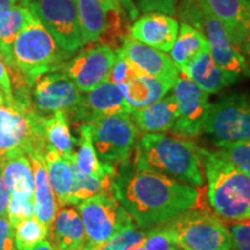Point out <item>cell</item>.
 I'll use <instances>...</instances> for the list:
<instances>
[{
	"label": "cell",
	"instance_id": "cell-1",
	"mask_svg": "<svg viewBox=\"0 0 250 250\" xmlns=\"http://www.w3.org/2000/svg\"><path fill=\"white\" fill-rule=\"evenodd\" d=\"M116 167L111 195L129 212L140 229L169 221L196 206L198 189L151 170H140L130 161Z\"/></svg>",
	"mask_w": 250,
	"mask_h": 250
},
{
	"label": "cell",
	"instance_id": "cell-2",
	"mask_svg": "<svg viewBox=\"0 0 250 250\" xmlns=\"http://www.w3.org/2000/svg\"><path fill=\"white\" fill-rule=\"evenodd\" d=\"M133 166L191 187L204 184L199 147L191 140L165 133H144L136 144Z\"/></svg>",
	"mask_w": 250,
	"mask_h": 250
},
{
	"label": "cell",
	"instance_id": "cell-3",
	"mask_svg": "<svg viewBox=\"0 0 250 250\" xmlns=\"http://www.w3.org/2000/svg\"><path fill=\"white\" fill-rule=\"evenodd\" d=\"M208 180V198L219 217L229 221L250 220V177L240 171L220 151L199 148Z\"/></svg>",
	"mask_w": 250,
	"mask_h": 250
},
{
	"label": "cell",
	"instance_id": "cell-4",
	"mask_svg": "<svg viewBox=\"0 0 250 250\" xmlns=\"http://www.w3.org/2000/svg\"><path fill=\"white\" fill-rule=\"evenodd\" d=\"M70 55L36 19L15 39L5 62L11 74L22 76L31 87L41 74L62 71Z\"/></svg>",
	"mask_w": 250,
	"mask_h": 250
},
{
	"label": "cell",
	"instance_id": "cell-5",
	"mask_svg": "<svg viewBox=\"0 0 250 250\" xmlns=\"http://www.w3.org/2000/svg\"><path fill=\"white\" fill-rule=\"evenodd\" d=\"M175 246L184 250H230V234L217 215L190 208L162 224Z\"/></svg>",
	"mask_w": 250,
	"mask_h": 250
},
{
	"label": "cell",
	"instance_id": "cell-6",
	"mask_svg": "<svg viewBox=\"0 0 250 250\" xmlns=\"http://www.w3.org/2000/svg\"><path fill=\"white\" fill-rule=\"evenodd\" d=\"M183 19L190 26L204 34L210 46V54L218 66L237 77H250V67L240 50L230 42L220 21L196 0H188L183 7Z\"/></svg>",
	"mask_w": 250,
	"mask_h": 250
},
{
	"label": "cell",
	"instance_id": "cell-7",
	"mask_svg": "<svg viewBox=\"0 0 250 250\" xmlns=\"http://www.w3.org/2000/svg\"><path fill=\"white\" fill-rule=\"evenodd\" d=\"M42 115L21 103L0 104V156L14 151L44 152Z\"/></svg>",
	"mask_w": 250,
	"mask_h": 250
},
{
	"label": "cell",
	"instance_id": "cell-8",
	"mask_svg": "<svg viewBox=\"0 0 250 250\" xmlns=\"http://www.w3.org/2000/svg\"><path fill=\"white\" fill-rule=\"evenodd\" d=\"M77 210L87 235V245L102 246L124 228L132 226L133 219L111 193H101L78 203Z\"/></svg>",
	"mask_w": 250,
	"mask_h": 250
},
{
	"label": "cell",
	"instance_id": "cell-9",
	"mask_svg": "<svg viewBox=\"0 0 250 250\" xmlns=\"http://www.w3.org/2000/svg\"><path fill=\"white\" fill-rule=\"evenodd\" d=\"M96 154L103 164L116 166L129 161L139 130L129 114H117L88 123Z\"/></svg>",
	"mask_w": 250,
	"mask_h": 250
},
{
	"label": "cell",
	"instance_id": "cell-10",
	"mask_svg": "<svg viewBox=\"0 0 250 250\" xmlns=\"http://www.w3.org/2000/svg\"><path fill=\"white\" fill-rule=\"evenodd\" d=\"M203 132L211 136L215 145L250 140V96L230 94L211 104Z\"/></svg>",
	"mask_w": 250,
	"mask_h": 250
},
{
	"label": "cell",
	"instance_id": "cell-11",
	"mask_svg": "<svg viewBox=\"0 0 250 250\" xmlns=\"http://www.w3.org/2000/svg\"><path fill=\"white\" fill-rule=\"evenodd\" d=\"M29 9L67 52L83 46L76 0H31Z\"/></svg>",
	"mask_w": 250,
	"mask_h": 250
},
{
	"label": "cell",
	"instance_id": "cell-12",
	"mask_svg": "<svg viewBox=\"0 0 250 250\" xmlns=\"http://www.w3.org/2000/svg\"><path fill=\"white\" fill-rule=\"evenodd\" d=\"M81 94L62 71L41 74L30 87L31 105L42 116L58 111L65 112L68 116L79 104Z\"/></svg>",
	"mask_w": 250,
	"mask_h": 250
},
{
	"label": "cell",
	"instance_id": "cell-13",
	"mask_svg": "<svg viewBox=\"0 0 250 250\" xmlns=\"http://www.w3.org/2000/svg\"><path fill=\"white\" fill-rule=\"evenodd\" d=\"M173 95L179 116L171 132L181 138H195L199 136L203 132L206 115L211 105L208 94L180 72L173 87Z\"/></svg>",
	"mask_w": 250,
	"mask_h": 250
},
{
	"label": "cell",
	"instance_id": "cell-14",
	"mask_svg": "<svg viewBox=\"0 0 250 250\" xmlns=\"http://www.w3.org/2000/svg\"><path fill=\"white\" fill-rule=\"evenodd\" d=\"M115 61L116 50L111 46L93 45L67 61L62 71L81 93H86L109 79Z\"/></svg>",
	"mask_w": 250,
	"mask_h": 250
},
{
	"label": "cell",
	"instance_id": "cell-15",
	"mask_svg": "<svg viewBox=\"0 0 250 250\" xmlns=\"http://www.w3.org/2000/svg\"><path fill=\"white\" fill-rule=\"evenodd\" d=\"M132 110L133 108L126 102L120 88L108 79L88 92L81 94L79 104L67 118L72 122H80V124L92 123L111 115H130Z\"/></svg>",
	"mask_w": 250,
	"mask_h": 250
},
{
	"label": "cell",
	"instance_id": "cell-16",
	"mask_svg": "<svg viewBox=\"0 0 250 250\" xmlns=\"http://www.w3.org/2000/svg\"><path fill=\"white\" fill-rule=\"evenodd\" d=\"M120 51L142 73L156 78L171 87L175 86L180 71L165 52L138 42L130 36L124 37Z\"/></svg>",
	"mask_w": 250,
	"mask_h": 250
},
{
	"label": "cell",
	"instance_id": "cell-17",
	"mask_svg": "<svg viewBox=\"0 0 250 250\" xmlns=\"http://www.w3.org/2000/svg\"><path fill=\"white\" fill-rule=\"evenodd\" d=\"M179 21L171 15L151 12L143 14L131 24L129 33L138 42L162 52H170L179 35Z\"/></svg>",
	"mask_w": 250,
	"mask_h": 250
},
{
	"label": "cell",
	"instance_id": "cell-18",
	"mask_svg": "<svg viewBox=\"0 0 250 250\" xmlns=\"http://www.w3.org/2000/svg\"><path fill=\"white\" fill-rule=\"evenodd\" d=\"M226 29L237 49L250 33V4L246 0H196Z\"/></svg>",
	"mask_w": 250,
	"mask_h": 250
},
{
	"label": "cell",
	"instance_id": "cell-19",
	"mask_svg": "<svg viewBox=\"0 0 250 250\" xmlns=\"http://www.w3.org/2000/svg\"><path fill=\"white\" fill-rule=\"evenodd\" d=\"M0 169L9 196L34 203V173L26 153L14 151L1 155Z\"/></svg>",
	"mask_w": 250,
	"mask_h": 250
},
{
	"label": "cell",
	"instance_id": "cell-20",
	"mask_svg": "<svg viewBox=\"0 0 250 250\" xmlns=\"http://www.w3.org/2000/svg\"><path fill=\"white\" fill-rule=\"evenodd\" d=\"M27 155L34 173V215L50 228L58 211V204L50 184L44 156L36 149L28 152Z\"/></svg>",
	"mask_w": 250,
	"mask_h": 250
},
{
	"label": "cell",
	"instance_id": "cell-21",
	"mask_svg": "<svg viewBox=\"0 0 250 250\" xmlns=\"http://www.w3.org/2000/svg\"><path fill=\"white\" fill-rule=\"evenodd\" d=\"M49 235L58 250H83L88 242L79 212L72 206H62L57 211Z\"/></svg>",
	"mask_w": 250,
	"mask_h": 250
},
{
	"label": "cell",
	"instance_id": "cell-22",
	"mask_svg": "<svg viewBox=\"0 0 250 250\" xmlns=\"http://www.w3.org/2000/svg\"><path fill=\"white\" fill-rule=\"evenodd\" d=\"M182 73L190 78L197 86L208 94H215L234 85L240 79L235 74L218 66L210 51L193 58Z\"/></svg>",
	"mask_w": 250,
	"mask_h": 250
},
{
	"label": "cell",
	"instance_id": "cell-23",
	"mask_svg": "<svg viewBox=\"0 0 250 250\" xmlns=\"http://www.w3.org/2000/svg\"><path fill=\"white\" fill-rule=\"evenodd\" d=\"M130 116L140 132L162 133L173 129L179 111L174 95L170 94L147 107L133 109Z\"/></svg>",
	"mask_w": 250,
	"mask_h": 250
},
{
	"label": "cell",
	"instance_id": "cell-24",
	"mask_svg": "<svg viewBox=\"0 0 250 250\" xmlns=\"http://www.w3.org/2000/svg\"><path fill=\"white\" fill-rule=\"evenodd\" d=\"M118 88L131 107L137 109L147 107L165 98L173 87L156 78L138 72Z\"/></svg>",
	"mask_w": 250,
	"mask_h": 250
},
{
	"label": "cell",
	"instance_id": "cell-25",
	"mask_svg": "<svg viewBox=\"0 0 250 250\" xmlns=\"http://www.w3.org/2000/svg\"><path fill=\"white\" fill-rule=\"evenodd\" d=\"M49 181L54 190L56 201L59 206L72 205V190H73L74 175L71 160L62 158L55 149L45 147L43 152Z\"/></svg>",
	"mask_w": 250,
	"mask_h": 250
},
{
	"label": "cell",
	"instance_id": "cell-26",
	"mask_svg": "<svg viewBox=\"0 0 250 250\" xmlns=\"http://www.w3.org/2000/svg\"><path fill=\"white\" fill-rule=\"evenodd\" d=\"M79 139L77 145L78 149L74 152L73 161L76 167L81 173L96 179H108L114 177L116 167L111 165L103 164L96 154L92 137H90V126L88 123L79 125Z\"/></svg>",
	"mask_w": 250,
	"mask_h": 250
},
{
	"label": "cell",
	"instance_id": "cell-27",
	"mask_svg": "<svg viewBox=\"0 0 250 250\" xmlns=\"http://www.w3.org/2000/svg\"><path fill=\"white\" fill-rule=\"evenodd\" d=\"M68 122L67 115L62 111L43 116L42 134L45 147L55 149L62 158L72 160L77 142L72 136Z\"/></svg>",
	"mask_w": 250,
	"mask_h": 250
},
{
	"label": "cell",
	"instance_id": "cell-28",
	"mask_svg": "<svg viewBox=\"0 0 250 250\" xmlns=\"http://www.w3.org/2000/svg\"><path fill=\"white\" fill-rule=\"evenodd\" d=\"M205 51H210V46L204 34L188 23L181 24L179 35L170 50V59L177 70L183 72L193 58Z\"/></svg>",
	"mask_w": 250,
	"mask_h": 250
},
{
	"label": "cell",
	"instance_id": "cell-29",
	"mask_svg": "<svg viewBox=\"0 0 250 250\" xmlns=\"http://www.w3.org/2000/svg\"><path fill=\"white\" fill-rule=\"evenodd\" d=\"M83 44L98 42L109 28V18L98 0H76Z\"/></svg>",
	"mask_w": 250,
	"mask_h": 250
},
{
	"label": "cell",
	"instance_id": "cell-30",
	"mask_svg": "<svg viewBox=\"0 0 250 250\" xmlns=\"http://www.w3.org/2000/svg\"><path fill=\"white\" fill-rule=\"evenodd\" d=\"M29 7L18 5L0 13V56L6 61L11 45L26 28L36 20Z\"/></svg>",
	"mask_w": 250,
	"mask_h": 250
},
{
	"label": "cell",
	"instance_id": "cell-31",
	"mask_svg": "<svg viewBox=\"0 0 250 250\" xmlns=\"http://www.w3.org/2000/svg\"><path fill=\"white\" fill-rule=\"evenodd\" d=\"M72 170L74 175L73 190H72V205H77L78 203L85 201L87 198L94 197L101 193H111L112 180L114 177L108 179H96L88 176L78 169L74 165L73 159L71 160Z\"/></svg>",
	"mask_w": 250,
	"mask_h": 250
},
{
	"label": "cell",
	"instance_id": "cell-32",
	"mask_svg": "<svg viewBox=\"0 0 250 250\" xmlns=\"http://www.w3.org/2000/svg\"><path fill=\"white\" fill-rule=\"evenodd\" d=\"M50 228L35 215L20 221L14 227V246L17 250H33L39 243L45 241Z\"/></svg>",
	"mask_w": 250,
	"mask_h": 250
},
{
	"label": "cell",
	"instance_id": "cell-33",
	"mask_svg": "<svg viewBox=\"0 0 250 250\" xmlns=\"http://www.w3.org/2000/svg\"><path fill=\"white\" fill-rule=\"evenodd\" d=\"M121 5L131 20L151 12H160L171 17L176 13V0H121Z\"/></svg>",
	"mask_w": 250,
	"mask_h": 250
},
{
	"label": "cell",
	"instance_id": "cell-34",
	"mask_svg": "<svg viewBox=\"0 0 250 250\" xmlns=\"http://www.w3.org/2000/svg\"><path fill=\"white\" fill-rule=\"evenodd\" d=\"M217 146L234 167L250 177V140L221 143Z\"/></svg>",
	"mask_w": 250,
	"mask_h": 250
},
{
	"label": "cell",
	"instance_id": "cell-35",
	"mask_svg": "<svg viewBox=\"0 0 250 250\" xmlns=\"http://www.w3.org/2000/svg\"><path fill=\"white\" fill-rule=\"evenodd\" d=\"M145 234L146 232L137 227V225H132L118 232L104 245L109 250H127L131 247L142 243Z\"/></svg>",
	"mask_w": 250,
	"mask_h": 250
},
{
	"label": "cell",
	"instance_id": "cell-36",
	"mask_svg": "<svg viewBox=\"0 0 250 250\" xmlns=\"http://www.w3.org/2000/svg\"><path fill=\"white\" fill-rule=\"evenodd\" d=\"M142 245L146 250H177L173 239L162 224L151 227L146 232Z\"/></svg>",
	"mask_w": 250,
	"mask_h": 250
},
{
	"label": "cell",
	"instance_id": "cell-37",
	"mask_svg": "<svg viewBox=\"0 0 250 250\" xmlns=\"http://www.w3.org/2000/svg\"><path fill=\"white\" fill-rule=\"evenodd\" d=\"M34 215V203L11 197L7 208V219L13 228L20 221Z\"/></svg>",
	"mask_w": 250,
	"mask_h": 250
},
{
	"label": "cell",
	"instance_id": "cell-38",
	"mask_svg": "<svg viewBox=\"0 0 250 250\" xmlns=\"http://www.w3.org/2000/svg\"><path fill=\"white\" fill-rule=\"evenodd\" d=\"M230 234V250H250V220L237 221L228 228Z\"/></svg>",
	"mask_w": 250,
	"mask_h": 250
},
{
	"label": "cell",
	"instance_id": "cell-39",
	"mask_svg": "<svg viewBox=\"0 0 250 250\" xmlns=\"http://www.w3.org/2000/svg\"><path fill=\"white\" fill-rule=\"evenodd\" d=\"M14 228L7 217H0V250H13Z\"/></svg>",
	"mask_w": 250,
	"mask_h": 250
},
{
	"label": "cell",
	"instance_id": "cell-40",
	"mask_svg": "<svg viewBox=\"0 0 250 250\" xmlns=\"http://www.w3.org/2000/svg\"><path fill=\"white\" fill-rule=\"evenodd\" d=\"M9 72L6 67V64L0 56V94L7 100L8 102L13 103V90H12V83Z\"/></svg>",
	"mask_w": 250,
	"mask_h": 250
},
{
	"label": "cell",
	"instance_id": "cell-41",
	"mask_svg": "<svg viewBox=\"0 0 250 250\" xmlns=\"http://www.w3.org/2000/svg\"><path fill=\"white\" fill-rule=\"evenodd\" d=\"M9 192L6 187L1 169H0V217H7V208L9 204Z\"/></svg>",
	"mask_w": 250,
	"mask_h": 250
},
{
	"label": "cell",
	"instance_id": "cell-42",
	"mask_svg": "<svg viewBox=\"0 0 250 250\" xmlns=\"http://www.w3.org/2000/svg\"><path fill=\"white\" fill-rule=\"evenodd\" d=\"M101 6L107 12V14H118L123 13V8H122L121 0H98Z\"/></svg>",
	"mask_w": 250,
	"mask_h": 250
},
{
	"label": "cell",
	"instance_id": "cell-43",
	"mask_svg": "<svg viewBox=\"0 0 250 250\" xmlns=\"http://www.w3.org/2000/svg\"><path fill=\"white\" fill-rule=\"evenodd\" d=\"M239 50L247 61V64H248L250 67V33L246 36V39L243 40V42L241 43V45H240Z\"/></svg>",
	"mask_w": 250,
	"mask_h": 250
},
{
	"label": "cell",
	"instance_id": "cell-44",
	"mask_svg": "<svg viewBox=\"0 0 250 250\" xmlns=\"http://www.w3.org/2000/svg\"><path fill=\"white\" fill-rule=\"evenodd\" d=\"M21 4V0H0V13ZM23 6V5H22Z\"/></svg>",
	"mask_w": 250,
	"mask_h": 250
},
{
	"label": "cell",
	"instance_id": "cell-45",
	"mask_svg": "<svg viewBox=\"0 0 250 250\" xmlns=\"http://www.w3.org/2000/svg\"><path fill=\"white\" fill-rule=\"evenodd\" d=\"M33 250H58V249L56 248V247L52 245L51 242L46 241V240H45V241L41 242L36 247H34Z\"/></svg>",
	"mask_w": 250,
	"mask_h": 250
},
{
	"label": "cell",
	"instance_id": "cell-46",
	"mask_svg": "<svg viewBox=\"0 0 250 250\" xmlns=\"http://www.w3.org/2000/svg\"><path fill=\"white\" fill-rule=\"evenodd\" d=\"M83 250H109L105 245H102V246H90V245H87L85 248Z\"/></svg>",
	"mask_w": 250,
	"mask_h": 250
},
{
	"label": "cell",
	"instance_id": "cell-47",
	"mask_svg": "<svg viewBox=\"0 0 250 250\" xmlns=\"http://www.w3.org/2000/svg\"><path fill=\"white\" fill-rule=\"evenodd\" d=\"M127 250H146V249L144 248L142 243H139V245H136V246L131 247V248H130V249H127Z\"/></svg>",
	"mask_w": 250,
	"mask_h": 250
},
{
	"label": "cell",
	"instance_id": "cell-48",
	"mask_svg": "<svg viewBox=\"0 0 250 250\" xmlns=\"http://www.w3.org/2000/svg\"><path fill=\"white\" fill-rule=\"evenodd\" d=\"M31 2V0H21V4L23 6H26V7H29V4Z\"/></svg>",
	"mask_w": 250,
	"mask_h": 250
},
{
	"label": "cell",
	"instance_id": "cell-49",
	"mask_svg": "<svg viewBox=\"0 0 250 250\" xmlns=\"http://www.w3.org/2000/svg\"><path fill=\"white\" fill-rule=\"evenodd\" d=\"M1 103H11V102H8L7 100H6L4 96H2L1 94H0V104H1Z\"/></svg>",
	"mask_w": 250,
	"mask_h": 250
},
{
	"label": "cell",
	"instance_id": "cell-50",
	"mask_svg": "<svg viewBox=\"0 0 250 250\" xmlns=\"http://www.w3.org/2000/svg\"><path fill=\"white\" fill-rule=\"evenodd\" d=\"M246 1H247V2H249V4H250V0H246Z\"/></svg>",
	"mask_w": 250,
	"mask_h": 250
},
{
	"label": "cell",
	"instance_id": "cell-51",
	"mask_svg": "<svg viewBox=\"0 0 250 250\" xmlns=\"http://www.w3.org/2000/svg\"><path fill=\"white\" fill-rule=\"evenodd\" d=\"M13 250H17V249H15V248H14V249H13Z\"/></svg>",
	"mask_w": 250,
	"mask_h": 250
}]
</instances>
